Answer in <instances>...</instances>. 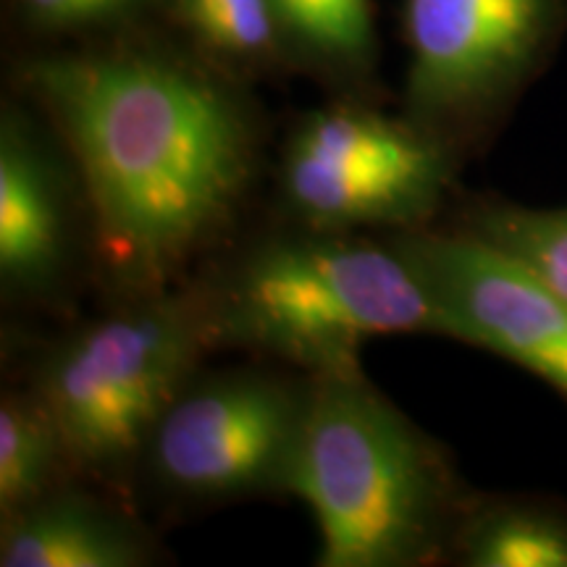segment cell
Returning <instances> with one entry per match:
<instances>
[{
  "label": "cell",
  "mask_w": 567,
  "mask_h": 567,
  "mask_svg": "<svg viewBox=\"0 0 567 567\" xmlns=\"http://www.w3.org/2000/svg\"><path fill=\"white\" fill-rule=\"evenodd\" d=\"M63 182L19 113L0 126V279L11 292H40L66 266Z\"/></svg>",
  "instance_id": "cell-9"
},
{
  "label": "cell",
  "mask_w": 567,
  "mask_h": 567,
  "mask_svg": "<svg viewBox=\"0 0 567 567\" xmlns=\"http://www.w3.org/2000/svg\"><path fill=\"white\" fill-rule=\"evenodd\" d=\"M281 492L313 513L321 567H413L450 549L471 496L450 457L360 368L308 381Z\"/></svg>",
  "instance_id": "cell-2"
},
{
  "label": "cell",
  "mask_w": 567,
  "mask_h": 567,
  "mask_svg": "<svg viewBox=\"0 0 567 567\" xmlns=\"http://www.w3.org/2000/svg\"><path fill=\"white\" fill-rule=\"evenodd\" d=\"M276 19L310 51L363 61L373 48L371 0H271Z\"/></svg>",
  "instance_id": "cell-14"
},
{
  "label": "cell",
  "mask_w": 567,
  "mask_h": 567,
  "mask_svg": "<svg viewBox=\"0 0 567 567\" xmlns=\"http://www.w3.org/2000/svg\"><path fill=\"white\" fill-rule=\"evenodd\" d=\"M305 405L308 384L297 389L271 375L184 386L147 444L155 476L195 499L281 488Z\"/></svg>",
  "instance_id": "cell-7"
},
{
  "label": "cell",
  "mask_w": 567,
  "mask_h": 567,
  "mask_svg": "<svg viewBox=\"0 0 567 567\" xmlns=\"http://www.w3.org/2000/svg\"><path fill=\"white\" fill-rule=\"evenodd\" d=\"M208 344V297L163 292L63 342L42 368L38 394L59 421L71 465L116 476L147 452Z\"/></svg>",
  "instance_id": "cell-4"
},
{
  "label": "cell",
  "mask_w": 567,
  "mask_h": 567,
  "mask_svg": "<svg viewBox=\"0 0 567 567\" xmlns=\"http://www.w3.org/2000/svg\"><path fill=\"white\" fill-rule=\"evenodd\" d=\"M189 27L218 51L258 55L274 45L276 11L271 0H176Z\"/></svg>",
  "instance_id": "cell-15"
},
{
  "label": "cell",
  "mask_w": 567,
  "mask_h": 567,
  "mask_svg": "<svg viewBox=\"0 0 567 567\" xmlns=\"http://www.w3.org/2000/svg\"><path fill=\"white\" fill-rule=\"evenodd\" d=\"M142 0H24L32 21L48 30H82L132 17Z\"/></svg>",
  "instance_id": "cell-16"
},
{
  "label": "cell",
  "mask_w": 567,
  "mask_h": 567,
  "mask_svg": "<svg viewBox=\"0 0 567 567\" xmlns=\"http://www.w3.org/2000/svg\"><path fill=\"white\" fill-rule=\"evenodd\" d=\"M457 229L509 252L567 302V205L528 208L486 197L467 205Z\"/></svg>",
  "instance_id": "cell-13"
},
{
  "label": "cell",
  "mask_w": 567,
  "mask_h": 567,
  "mask_svg": "<svg viewBox=\"0 0 567 567\" xmlns=\"http://www.w3.org/2000/svg\"><path fill=\"white\" fill-rule=\"evenodd\" d=\"M205 297L213 342L255 347L310 375L360 368V347L375 337L452 339L442 305L405 255L347 231L271 239Z\"/></svg>",
  "instance_id": "cell-3"
},
{
  "label": "cell",
  "mask_w": 567,
  "mask_h": 567,
  "mask_svg": "<svg viewBox=\"0 0 567 567\" xmlns=\"http://www.w3.org/2000/svg\"><path fill=\"white\" fill-rule=\"evenodd\" d=\"M71 465L59 421L34 392L6 396L0 405V513L9 517L55 488V476Z\"/></svg>",
  "instance_id": "cell-12"
},
{
  "label": "cell",
  "mask_w": 567,
  "mask_h": 567,
  "mask_svg": "<svg viewBox=\"0 0 567 567\" xmlns=\"http://www.w3.org/2000/svg\"><path fill=\"white\" fill-rule=\"evenodd\" d=\"M450 551L467 567H567V507L534 496H471Z\"/></svg>",
  "instance_id": "cell-11"
},
{
  "label": "cell",
  "mask_w": 567,
  "mask_h": 567,
  "mask_svg": "<svg viewBox=\"0 0 567 567\" xmlns=\"http://www.w3.org/2000/svg\"><path fill=\"white\" fill-rule=\"evenodd\" d=\"M147 549L130 523L76 492H48L3 517V567H137Z\"/></svg>",
  "instance_id": "cell-10"
},
{
  "label": "cell",
  "mask_w": 567,
  "mask_h": 567,
  "mask_svg": "<svg viewBox=\"0 0 567 567\" xmlns=\"http://www.w3.org/2000/svg\"><path fill=\"white\" fill-rule=\"evenodd\" d=\"M559 0H408L415 122L457 147L496 118L555 40Z\"/></svg>",
  "instance_id": "cell-6"
},
{
  "label": "cell",
  "mask_w": 567,
  "mask_h": 567,
  "mask_svg": "<svg viewBox=\"0 0 567 567\" xmlns=\"http://www.w3.org/2000/svg\"><path fill=\"white\" fill-rule=\"evenodd\" d=\"M392 245L429 284L452 339L499 354L567 402V302L547 281L463 229L400 234Z\"/></svg>",
  "instance_id": "cell-8"
},
{
  "label": "cell",
  "mask_w": 567,
  "mask_h": 567,
  "mask_svg": "<svg viewBox=\"0 0 567 567\" xmlns=\"http://www.w3.org/2000/svg\"><path fill=\"white\" fill-rule=\"evenodd\" d=\"M457 147L421 122L363 109H323L281 155L287 208L318 231L421 226L455 179Z\"/></svg>",
  "instance_id": "cell-5"
},
{
  "label": "cell",
  "mask_w": 567,
  "mask_h": 567,
  "mask_svg": "<svg viewBox=\"0 0 567 567\" xmlns=\"http://www.w3.org/2000/svg\"><path fill=\"white\" fill-rule=\"evenodd\" d=\"M27 76L80 166L118 279L155 287L234 216L255 153L218 84L153 55L48 59Z\"/></svg>",
  "instance_id": "cell-1"
}]
</instances>
